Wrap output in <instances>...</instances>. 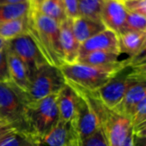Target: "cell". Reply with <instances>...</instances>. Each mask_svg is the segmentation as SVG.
<instances>
[{"instance_id": "1", "label": "cell", "mask_w": 146, "mask_h": 146, "mask_svg": "<svg viewBox=\"0 0 146 146\" xmlns=\"http://www.w3.org/2000/svg\"><path fill=\"white\" fill-rule=\"evenodd\" d=\"M140 81H146L145 52L131 58L130 62L120 69L106 85L94 92L108 108L112 110L122 99L128 88Z\"/></svg>"}, {"instance_id": "2", "label": "cell", "mask_w": 146, "mask_h": 146, "mask_svg": "<svg viewBox=\"0 0 146 146\" xmlns=\"http://www.w3.org/2000/svg\"><path fill=\"white\" fill-rule=\"evenodd\" d=\"M30 35L36 42L47 62L60 68L62 62L60 44V24L42 15L39 11H29Z\"/></svg>"}, {"instance_id": "3", "label": "cell", "mask_w": 146, "mask_h": 146, "mask_svg": "<svg viewBox=\"0 0 146 146\" xmlns=\"http://www.w3.org/2000/svg\"><path fill=\"white\" fill-rule=\"evenodd\" d=\"M27 103L25 92L16 86L10 81L0 82V121L33 137L27 118Z\"/></svg>"}, {"instance_id": "4", "label": "cell", "mask_w": 146, "mask_h": 146, "mask_svg": "<svg viewBox=\"0 0 146 146\" xmlns=\"http://www.w3.org/2000/svg\"><path fill=\"white\" fill-rule=\"evenodd\" d=\"M125 66L103 68L75 62L62 64L60 69L67 83L89 92H97Z\"/></svg>"}, {"instance_id": "5", "label": "cell", "mask_w": 146, "mask_h": 146, "mask_svg": "<svg viewBox=\"0 0 146 146\" xmlns=\"http://www.w3.org/2000/svg\"><path fill=\"white\" fill-rule=\"evenodd\" d=\"M27 118L34 139H37L46 134L59 121L56 94L27 103Z\"/></svg>"}, {"instance_id": "6", "label": "cell", "mask_w": 146, "mask_h": 146, "mask_svg": "<svg viewBox=\"0 0 146 146\" xmlns=\"http://www.w3.org/2000/svg\"><path fill=\"white\" fill-rule=\"evenodd\" d=\"M67 84L60 68L44 64L30 78L29 86L25 92L28 103L57 94Z\"/></svg>"}, {"instance_id": "7", "label": "cell", "mask_w": 146, "mask_h": 146, "mask_svg": "<svg viewBox=\"0 0 146 146\" xmlns=\"http://www.w3.org/2000/svg\"><path fill=\"white\" fill-rule=\"evenodd\" d=\"M7 47L25 64L29 78L40 67L48 63L30 34H25L7 42Z\"/></svg>"}, {"instance_id": "8", "label": "cell", "mask_w": 146, "mask_h": 146, "mask_svg": "<svg viewBox=\"0 0 146 146\" xmlns=\"http://www.w3.org/2000/svg\"><path fill=\"white\" fill-rule=\"evenodd\" d=\"M72 87L78 93V104L74 118L71 123L80 141H81L98 131L101 128V125L94 109L86 97L79 89Z\"/></svg>"}, {"instance_id": "9", "label": "cell", "mask_w": 146, "mask_h": 146, "mask_svg": "<svg viewBox=\"0 0 146 146\" xmlns=\"http://www.w3.org/2000/svg\"><path fill=\"white\" fill-rule=\"evenodd\" d=\"M80 139L71 122L59 120L46 134L36 139V146H79Z\"/></svg>"}, {"instance_id": "10", "label": "cell", "mask_w": 146, "mask_h": 146, "mask_svg": "<svg viewBox=\"0 0 146 146\" xmlns=\"http://www.w3.org/2000/svg\"><path fill=\"white\" fill-rule=\"evenodd\" d=\"M128 12L121 0H104L101 12V21L107 29L117 35L125 32Z\"/></svg>"}, {"instance_id": "11", "label": "cell", "mask_w": 146, "mask_h": 146, "mask_svg": "<svg viewBox=\"0 0 146 146\" xmlns=\"http://www.w3.org/2000/svg\"><path fill=\"white\" fill-rule=\"evenodd\" d=\"M97 51H113L120 53L118 35L110 29H104L80 44L79 57Z\"/></svg>"}, {"instance_id": "12", "label": "cell", "mask_w": 146, "mask_h": 146, "mask_svg": "<svg viewBox=\"0 0 146 146\" xmlns=\"http://www.w3.org/2000/svg\"><path fill=\"white\" fill-rule=\"evenodd\" d=\"M60 44L63 64L77 62L80 44L74 33L72 19L67 18L60 23Z\"/></svg>"}, {"instance_id": "13", "label": "cell", "mask_w": 146, "mask_h": 146, "mask_svg": "<svg viewBox=\"0 0 146 146\" xmlns=\"http://www.w3.org/2000/svg\"><path fill=\"white\" fill-rule=\"evenodd\" d=\"M146 98V81H140L131 86L119 104L112 109L117 114L129 119L136 106Z\"/></svg>"}, {"instance_id": "14", "label": "cell", "mask_w": 146, "mask_h": 146, "mask_svg": "<svg viewBox=\"0 0 146 146\" xmlns=\"http://www.w3.org/2000/svg\"><path fill=\"white\" fill-rule=\"evenodd\" d=\"M56 102L59 112V120L64 122H72L78 104V93L68 83L56 94Z\"/></svg>"}, {"instance_id": "15", "label": "cell", "mask_w": 146, "mask_h": 146, "mask_svg": "<svg viewBox=\"0 0 146 146\" xmlns=\"http://www.w3.org/2000/svg\"><path fill=\"white\" fill-rule=\"evenodd\" d=\"M120 53H126L128 58L136 57L145 52L146 32L126 31L118 35Z\"/></svg>"}, {"instance_id": "16", "label": "cell", "mask_w": 146, "mask_h": 146, "mask_svg": "<svg viewBox=\"0 0 146 146\" xmlns=\"http://www.w3.org/2000/svg\"><path fill=\"white\" fill-rule=\"evenodd\" d=\"M7 63L9 81L19 89L27 92L29 86V74L22 61L7 47Z\"/></svg>"}, {"instance_id": "17", "label": "cell", "mask_w": 146, "mask_h": 146, "mask_svg": "<svg viewBox=\"0 0 146 146\" xmlns=\"http://www.w3.org/2000/svg\"><path fill=\"white\" fill-rule=\"evenodd\" d=\"M120 56V53L113 51H97L79 57L77 62L95 67L110 68L125 66L131 60V58H127L121 61L119 59Z\"/></svg>"}, {"instance_id": "18", "label": "cell", "mask_w": 146, "mask_h": 146, "mask_svg": "<svg viewBox=\"0 0 146 146\" xmlns=\"http://www.w3.org/2000/svg\"><path fill=\"white\" fill-rule=\"evenodd\" d=\"M72 26L74 33L80 44L106 29L101 21L92 20L82 16H78L72 19Z\"/></svg>"}, {"instance_id": "19", "label": "cell", "mask_w": 146, "mask_h": 146, "mask_svg": "<svg viewBox=\"0 0 146 146\" xmlns=\"http://www.w3.org/2000/svg\"><path fill=\"white\" fill-rule=\"evenodd\" d=\"M29 33L30 20L28 15L0 25V38L6 42Z\"/></svg>"}, {"instance_id": "20", "label": "cell", "mask_w": 146, "mask_h": 146, "mask_svg": "<svg viewBox=\"0 0 146 146\" xmlns=\"http://www.w3.org/2000/svg\"><path fill=\"white\" fill-rule=\"evenodd\" d=\"M132 133L134 138L145 139L146 135V98L135 108L129 117Z\"/></svg>"}, {"instance_id": "21", "label": "cell", "mask_w": 146, "mask_h": 146, "mask_svg": "<svg viewBox=\"0 0 146 146\" xmlns=\"http://www.w3.org/2000/svg\"><path fill=\"white\" fill-rule=\"evenodd\" d=\"M29 14L28 2L12 3V4H1L0 5V25L16 20Z\"/></svg>"}, {"instance_id": "22", "label": "cell", "mask_w": 146, "mask_h": 146, "mask_svg": "<svg viewBox=\"0 0 146 146\" xmlns=\"http://www.w3.org/2000/svg\"><path fill=\"white\" fill-rule=\"evenodd\" d=\"M38 11L59 24L68 18L61 0H44Z\"/></svg>"}, {"instance_id": "23", "label": "cell", "mask_w": 146, "mask_h": 146, "mask_svg": "<svg viewBox=\"0 0 146 146\" xmlns=\"http://www.w3.org/2000/svg\"><path fill=\"white\" fill-rule=\"evenodd\" d=\"M104 0H79V16L101 21Z\"/></svg>"}, {"instance_id": "24", "label": "cell", "mask_w": 146, "mask_h": 146, "mask_svg": "<svg viewBox=\"0 0 146 146\" xmlns=\"http://www.w3.org/2000/svg\"><path fill=\"white\" fill-rule=\"evenodd\" d=\"M0 146H36V139L15 131L5 137Z\"/></svg>"}, {"instance_id": "25", "label": "cell", "mask_w": 146, "mask_h": 146, "mask_svg": "<svg viewBox=\"0 0 146 146\" xmlns=\"http://www.w3.org/2000/svg\"><path fill=\"white\" fill-rule=\"evenodd\" d=\"M146 32V16L128 13L126 26H125V32Z\"/></svg>"}, {"instance_id": "26", "label": "cell", "mask_w": 146, "mask_h": 146, "mask_svg": "<svg viewBox=\"0 0 146 146\" xmlns=\"http://www.w3.org/2000/svg\"><path fill=\"white\" fill-rule=\"evenodd\" d=\"M80 146H110L109 143L100 128L94 134L80 141Z\"/></svg>"}, {"instance_id": "27", "label": "cell", "mask_w": 146, "mask_h": 146, "mask_svg": "<svg viewBox=\"0 0 146 146\" xmlns=\"http://www.w3.org/2000/svg\"><path fill=\"white\" fill-rule=\"evenodd\" d=\"M121 2L128 13L146 16V0H126Z\"/></svg>"}, {"instance_id": "28", "label": "cell", "mask_w": 146, "mask_h": 146, "mask_svg": "<svg viewBox=\"0 0 146 146\" xmlns=\"http://www.w3.org/2000/svg\"><path fill=\"white\" fill-rule=\"evenodd\" d=\"M9 81L7 63V45L0 49V82Z\"/></svg>"}, {"instance_id": "29", "label": "cell", "mask_w": 146, "mask_h": 146, "mask_svg": "<svg viewBox=\"0 0 146 146\" xmlns=\"http://www.w3.org/2000/svg\"><path fill=\"white\" fill-rule=\"evenodd\" d=\"M68 18L74 19L79 16V0H61Z\"/></svg>"}, {"instance_id": "30", "label": "cell", "mask_w": 146, "mask_h": 146, "mask_svg": "<svg viewBox=\"0 0 146 146\" xmlns=\"http://www.w3.org/2000/svg\"><path fill=\"white\" fill-rule=\"evenodd\" d=\"M13 132H15V130L12 127L3 121H0V142Z\"/></svg>"}, {"instance_id": "31", "label": "cell", "mask_w": 146, "mask_h": 146, "mask_svg": "<svg viewBox=\"0 0 146 146\" xmlns=\"http://www.w3.org/2000/svg\"><path fill=\"white\" fill-rule=\"evenodd\" d=\"M120 146H135V138L132 133V130H130L126 139L123 140V142Z\"/></svg>"}, {"instance_id": "32", "label": "cell", "mask_w": 146, "mask_h": 146, "mask_svg": "<svg viewBox=\"0 0 146 146\" xmlns=\"http://www.w3.org/2000/svg\"><path fill=\"white\" fill-rule=\"evenodd\" d=\"M44 0H27L29 5V11H35L38 10L40 4L43 3Z\"/></svg>"}, {"instance_id": "33", "label": "cell", "mask_w": 146, "mask_h": 146, "mask_svg": "<svg viewBox=\"0 0 146 146\" xmlns=\"http://www.w3.org/2000/svg\"><path fill=\"white\" fill-rule=\"evenodd\" d=\"M27 2V0H0V5L1 4H12V3H20Z\"/></svg>"}, {"instance_id": "34", "label": "cell", "mask_w": 146, "mask_h": 146, "mask_svg": "<svg viewBox=\"0 0 146 146\" xmlns=\"http://www.w3.org/2000/svg\"><path fill=\"white\" fill-rule=\"evenodd\" d=\"M6 45H7V42L4 41L3 39H2V38H0V49L3 48V47H4V46H6Z\"/></svg>"}, {"instance_id": "35", "label": "cell", "mask_w": 146, "mask_h": 146, "mask_svg": "<svg viewBox=\"0 0 146 146\" xmlns=\"http://www.w3.org/2000/svg\"><path fill=\"white\" fill-rule=\"evenodd\" d=\"M121 1H126V0H121Z\"/></svg>"}, {"instance_id": "36", "label": "cell", "mask_w": 146, "mask_h": 146, "mask_svg": "<svg viewBox=\"0 0 146 146\" xmlns=\"http://www.w3.org/2000/svg\"><path fill=\"white\" fill-rule=\"evenodd\" d=\"M79 146H80V145H79Z\"/></svg>"}]
</instances>
